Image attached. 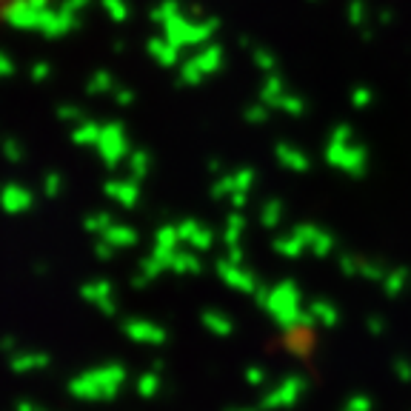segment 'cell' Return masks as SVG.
I'll return each instance as SVG.
<instances>
[{
  "instance_id": "obj_2",
  "label": "cell",
  "mask_w": 411,
  "mask_h": 411,
  "mask_svg": "<svg viewBox=\"0 0 411 411\" xmlns=\"http://www.w3.org/2000/svg\"><path fill=\"white\" fill-rule=\"evenodd\" d=\"M20 4H23V0H0V20H6Z\"/></svg>"
},
{
  "instance_id": "obj_1",
  "label": "cell",
  "mask_w": 411,
  "mask_h": 411,
  "mask_svg": "<svg viewBox=\"0 0 411 411\" xmlns=\"http://www.w3.org/2000/svg\"><path fill=\"white\" fill-rule=\"evenodd\" d=\"M123 380L120 369H109V371H97V374H86L81 380L72 383V394L83 397V400H100V397H112L117 391Z\"/></svg>"
}]
</instances>
